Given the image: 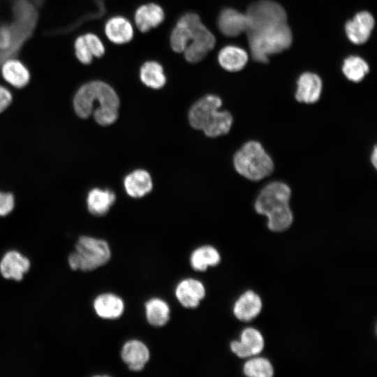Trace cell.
I'll list each match as a JSON object with an SVG mask.
<instances>
[{"mask_svg":"<svg viewBox=\"0 0 377 377\" xmlns=\"http://www.w3.org/2000/svg\"><path fill=\"white\" fill-rule=\"evenodd\" d=\"M126 192L132 198H139L149 193L153 187L152 179L145 170H135L124 180Z\"/></svg>","mask_w":377,"mask_h":377,"instance_id":"44dd1931","label":"cell"},{"mask_svg":"<svg viewBox=\"0 0 377 377\" xmlns=\"http://www.w3.org/2000/svg\"><path fill=\"white\" fill-rule=\"evenodd\" d=\"M249 60L248 53L243 48L236 45L223 47L218 54V61L226 71L237 72L246 65Z\"/></svg>","mask_w":377,"mask_h":377,"instance_id":"7402d4cb","label":"cell"},{"mask_svg":"<svg viewBox=\"0 0 377 377\" xmlns=\"http://www.w3.org/2000/svg\"><path fill=\"white\" fill-rule=\"evenodd\" d=\"M75 54L82 64H90L94 57H101L105 53V46L101 38L93 33L77 36L74 42Z\"/></svg>","mask_w":377,"mask_h":377,"instance_id":"9c48e42d","label":"cell"},{"mask_svg":"<svg viewBox=\"0 0 377 377\" xmlns=\"http://www.w3.org/2000/svg\"><path fill=\"white\" fill-rule=\"evenodd\" d=\"M121 357L130 370L140 371L149 361V350L143 342L132 339L124 344Z\"/></svg>","mask_w":377,"mask_h":377,"instance_id":"9a60e30c","label":"cell"},{"mask_svg":"<svg viewBox=\"0 0 377 377\" xmlns=\"http://www.w3.org/2000/svg\"><path fill=\"white\" fill-rule=\"evenodd\" d=\"M145 315L148 323L154 327L165 325L170 319V309L166 302L151 298L145 303Z\"/></svg>","mask_w":377,"mask_h":377,"instance_id":"484cf974","label":"cell"},{"mask_svg":"<svg viewBox=\"0 0 377 377\" xmlns=\"http://www.w3.org/2000/svg\"><path fill=\"white\" fill-rule=\"evenodd\" d=\"M140 78L147 87L158 89L166 82V76L161 64L155 61L144 63L140 68Z\"/></svg>","mask_w":377,"mask_h":377,"instance_id":"d4e9b609","label":"cell"},{"mask_svg":"<svg viewBox=\"0 0 377 377\" xmlns=\"http://www.w3.org/2000/svg\"><path fill=\"white\" fill-rule=\"evenodd\" d=\"M96 313L104 319H117L124 311V303L121 297L112 293H103L94 301Z\"/></svg>","mask_w":377,"mask_h":377,"instance_id":"d6986e66","label":"cell"},{"mask_svg":"<svg viewBox=\"0 0 377 377\" xmlns=\"http://www.w3.org/2000/svg\"><path fill=\"white\" fill-rule=\"evenodd\" d=\"M290 197V188L286 183L276 181L265 185L257 195L254 209L258 214L267 216V225L270 230L282 232L292 225Z\"/></svg>","mask_w":377,"mask_h":377,"instance_id":"3957f363","label":"cell"},{"mask_svg":"<svg viewBox=\"0 0 377 377\" xmlns=\"http://www.w3.org/2000/svg\"><path fill=\"white\" fill-rule=\"evenodd\" d=\"M216 44L214 34L203 24L198 15L192 23V38L184 50L186 60L195 64L202 61Z\"/></svg>","mask_w":377,"mask_h":377,"instance_id":"52a82bcc","label":"cell"},{"mask_svg":"<svg viewBox=\"0 0 377 377\" xmlns=\"http://www.w3.org/2000/svg\"><path fill=\"white\" fill-rule=\"evenodd\" d=\"M235 170L244 178L257 182L271 175L274 164L263 145L257 141L245 142L233 156Z\"/></svg>","mask_w":377,"mask_h":377,"instance_id":"5b68a950","label":"cell"},{"mask_svg":"<svg viewBox=\"0 0 377 377\" xmlns=\"http://www.w3.org/2000/svg\"><path fill=\"white\" fill-rule=\"evenodd\" d=\"M30 267L31 263L28 258L17 251L11 250L6 252L0 261V273L6 279L20 281Z\"/></svg>","mask_w":377,"mask_h":377,"instance_id":"7c38bea8","label":"cell"},{"mask_svg":"<svg viewBox=\"0 0 377 377\" xmlns=\"http://www.w3.org/2000/svg\"><path fill=\"white\" fill-rule=\"evenodd\" d=\"M262 309L260 296L251 290L243 293L235 302L233 313L242 321H250L256 318Z\"/></svg>","mask_w":377,"mask_h":377,"instance_id":"ffe728a7","label":"cell"},{"mask_svg":"<svg viewBox=\"0 0 377 377\" xmlns=\"http://www.w3.org/2000/svg\"><path fill=\"white\" fill-rule=\"evenodd\" d=\"M13 42V31L8 26L0 27V52H8Z\"/></svg>","mask_w":377,"mask_h":377,"instance_id":"f1b7e54d","label":"cell"},{"mask_svg":"<svg viewBox=\"0 0 377 377\" xmlns=\"http://www.w3.org/2000/svg\"><path fill=\"white\" fill-rule=\"evenodd\" d=\"M369 71L368 64L359 56H349L343 62L342 72L343 75L348 80L353 82H361Z\"/></svg>","mask_w":377,"mask_h":377,"instance_id":"4316f807","label":"cell"},{"mask_svg":"<svg viewBox=\"0 0 377 377\" xmlns=\"http://www.w3.org/2000/svg\"><path fill=\"white\" fill-rule=\"evenodd\" d=\"M12 99L10 91L7 88L0 85V113L10 105Z\"/></svg>","mask_w":377,"mask_h":377,"instance_id":"4dcf8cb0","label":"cell"},{"mask_svg":"<svg viewBox=\"0 0 377 377\" xmlns=\"http://www.w3.org/2000/svg\"><path fill=\"white\" fill-rule=\"evenodd\" d=\"M116 196L114 192L109 189H91L87 195V208L89 212L95 216L106 214L114 204Z\"/></svg>","mask_w":377,"mask_h":377,"instance_id":"603a6c76","label":"cell"},{"mask_svg":"<svg viewBox=\"0 0 377 377\" xmlns=\"http://www.w3.org/2000/svg\"><path fill=\"white\" fill-rule=\"evenodd\" d=\"M0 71L4 80L15 88H23L29 82L30 72L19 59L10 58L4 60Z\"/></svg>","mask_w":377,"mask_h":377,"instance_id":"e0dca14e","label":"cell"},{"mask_svg":"<svg viewBox=\"0 0 377 377\" xmlns=\"http://www.w3.org/2000/svg\"><path fill=\"white\" fill-rule=\"evenodd\" d=\"M243 370L244 374L249 377H271L274 374L272 364L263 357H256L247 361Z\"/></svg>","mask_w":377,"mask_h":377,"instance_id":"83f0119b","label":"cell"},{"mask_svg":"<svg viewBox=\"0 0 377 377\" xmlns=\"http://www.w3.org/2000/svg\"><path fill=\"white\" fill-rule=\"evenodd\" d=\"M165 19L163 8L154 3H146L138 7L134 14V21L142 32L149 31L159 26Z\"/></svg>","mask_w":377,"mask_h":377,"instance_id":"2e32d148","label":"cell"},{"mask_svg":"<svg viewBox=\"0 0 377 377\" xmlns=\"http://www.w3.org/2000/svg\"><path fill=\"white\" fill-rule=\"evenodd\" d=\"M219 31L226 36L236 37L246 33L248 20L246 13L232 8H224L217 18Z\"/></svg>","mask_w":377,"mask_h":377,"instance_id":"4fadbf2b","label":"cell"},{"mask_svg":"<svg viewBox=\"0 0 377 377\" xmlns=\"http://www.w3.org/2000/svg\"><path fill=\"white\" fill-rule=\"evenodd\" d=\"M175 295L179 303L188 309L197 307L205 296V288L200 281L186 279L180 281L175 289Z\"/></svg>","mask_w":377,"mask_h":377,"instance_id":"5bb4252c","label":"cell"},{"mask_svg":"<svg viewBox=\"0 0 377 377\" xmlns=\"http://www.w3.org/2000/svg\"><path fill=\"white\" fill-rule=\"evenodd\" d=\"M371 162L373 166L376 169L377 165V148L376 146H374L373 151L371 154Z\"/></svg>","mask_w":377,"mask_h":377,"instance_id":"1f68e13d","label":"cell"},{"mask_svg":"<svg viewBox=\"0 0 377 377\" xmlns=\"http://www.w3.org/2000/svg\"><path fill=\"white\" fill-rule=\"evenodd\" d=\"M104 31L110 41L114 44H124L133 37V27L131 22L123 16L110 17L105 24Z\"/></svg>","mask_w":377,"mask_h":377,"instance_id":"ac0fdd59","label":"cell"},{"mask_svg":"<svg viewBox=\"0 0 377 377\" xmlns=\"http://www.w3.org/2000/svg\"><path fill=\"white\" fill-rule=\"evenodd\" d=\"M73 108L80 118H88L93 112L101 126L113 124L118 117L119 98L108 83L95 80L82 84L73 98Z\"/></svg>","mask_w":377,"mask_h":377,"instance_id":"7a4b0ae2","label":"cell"},{"mask_svg":"<svg viewBox=\"0 0 377 377\" xmlns=\"http://www.w3.org/2000/svg\"><path fill=\"white\" fill-rule=\"evenodd\" d=\"M374 25V18L369 12H359L346 23V35L355 45L365 43L370 38Z\"/></svg>","mask_w":377,"mask_h":377,"instance_id":"ba28073f","label":"cell"},{"mask_svg":"<svg viewBox=\"0 0 377 377\" xmlns=\"http://www.w3.org/2000/svg\"><path fill=\"white\" fill-rule=\"evenodd\" d=\"M220 261L221 256L219 251L209 245L197 248L190 257L191 267L198 272H204L208 267L216 266Z\"/></svg>","mask_w":377,"mask_h":377,"instance_id":"cb8c5ba5","label":"cell"},{"mask_svg":"<svg viewBox=\"0 0 377 377\" xmlns=\"http://www.w3.org/2000/svg\"><path fill=\"white\" fill-rule=\"evenodd\" d=\"M221 98L207 94L196 101L190 108L188 120L195 129L202 130L210 138L227 134L232 125V114L226 110H219Z\"/></svg>","mask_w":377,"mask_h":377,"instance_id":"277c9868","label":"cell"},{"mask_svg":"<svg viewBox=\"0 0 377 377\" xmlns=\"http://www.w3.org/2000/svg\"><path fill=\"white\" fill-rule=\"evenodd\" d=\"M322 89L321 78L316 73L305 72L297 80L295 97L300 103H315L320 98Z\"/></svg>","mask_w":377,"mask_h":377,"instance_id":"30bf717a","label":"cell"},{"mask_svg":"<svg viewBox=\"0 0 377 377\" xmlns=\"http://www.w3.org/2000/svg\"><path fill=\"white\" fill-rule=\"evenodd\" d=\"M14 207V198L11 193L0 192V216L8 214Z\"/></svg>","mask_w":377,"mask_h":377,"instance_id":"f546056e","label":"cell"},{"mask_svg":"<svg viewBox=\"0 0 377 377\" xmlns=\"http://www.w3.org/2000/svg\"><path fill=\"white\" fill-rule=\"evenodd\" d=\"M245 13L248 20L246 33L253 60L267 63L270 56L290 47L293 34L286 12L279 3L260 0L251 3Z\"/></svg>","mask_w":377,"mask_h":377,"instance_id":"6da1fadb","label":"cell"},{"mask_svg":"<svg viewBox=\"0 0 377 377\" xmlns=\"http://www.w3.org/2000/svg\"><path fill=\"white\" fill-rule=\"evenodd\" d=\"M110 256V249L106 241L82 236L75 244V251L69 255L68 263L73 270L92 271L106 264Z\"/></svg>","mask_w":377,"mask_h":377,"instance_id":"8992f818","label":"cell"},{"mask_svg":"<svg viewBox=\"0 0 377 377\" xmlns=\"http://www.w3.org/2000/svg\"><path fill=\"white\" fill-rule=\"evenodd\" d=\"M264 348V339L261 333L253 327L244 329L240 335V341L230 343V349L236 355L244 358L259 354Z\"/></svg>","mask_w":377,"mask_h":377,"instance_id":"8fae6325","label":"cell"}]
</instances>
